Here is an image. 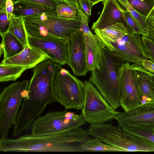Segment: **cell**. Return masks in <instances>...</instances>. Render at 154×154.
Segmentation results:
<instances>
[{"mask_svg": "<svg viewBox=\"0 0 154 154\" xmlns=\"http://www.w3.org/2000/svg\"><path fill=\"white\" fill-rule=\"evenodd\" d=\"M82 114H75L67 109L48 111L38 116L32 123L31 134L38 135L74 130L86 125Z\"/></svg>", "mask_w": 154, "mask_h": 154, "instance_id": "cell-5", "label": "cell"}, {"mask_svg": "<svg viewBox=\"0 0 154 154\" xmlns=\"http://www.w3.org/2000/svg\"><path fill=\"white\" fill-rule=\"evenodd\" d=\"M84 101L82 108L86 122L90 125L110 122L122 112L114 109L89 80H85Z\"/></svg>", "mask_w": 154, "mask_h": 154, "instance_id": "cell-6", "label": "cell"}, {"mask_svg": "<svg viewBox=\"0 0 154 154\" xmlns=\"http://www.w3.org/2000/svg\"><path fill=\"white\" fill-rule=\"evenodd\" d=\"M79 11L82 19L80 31L82 32L83 34L89 36H93L94 34L91 31L88 25V16L81 8L79 9Z\"/></svg>", "mask_w": 154, "mask_h": 154, "instance_id": "cell-29", "label": "cell"}, {"mask_svg": "<svg viewBox=\"0 0 154 154\" xmlns=\"http://www.w3.org/2000/svg\"><path fill=\"white\" fill-rule=\"evenodd\" d=\"M47 59L51 60V58L44 51L36 48L26 46L20 53L3 60L1 63L23 66L29 69L35 67L40 63Z\"/></svg>", "mask_w": 154, "mask_h": 154, "instance_id": "cell-14", "label": "cell"}, {"mask_svg": "<svg viewBox=\"0 0 154 154\" xmlns=\"http://www.w3.org/2000/svg\"><path fill=\"white\" fill-rule=\"evenodd\" d=\"M125 63L115 52L103 44L100 69L91 71L89 79L105 100L116 110L120 106L119 78Z\"/></svg>", "mask_w": 154, "mask_h": 154, "instance_id": "cell-2", "label": "cell"}, {"mask_svg": "<svg viewBox=\"0 0 154 154\" xmlns=\"http://www.w3.org/2000/svg\"></svg>", "mask_w": 154, "mask_h": 154, "instance_id": "cell-42", "label": "cell"}, {"mask_svg": "<svg viewBox=\"0 0 154 154\" xmlns=\"http://www.w3.org/2000/svg\"><path fill=\"white\" fill-rule=\"evenodd\" d=\"M105 0H90V2L91 6L92 7L95 4L100 2H103Z\"/></svg>", "mask_w": 154, "mask_h": 154, "instance_id": "cell-36", "label": "cell"}, {"mask_svg": "<svg viewBox=\"0 0 154 154\" xmlns=\"http://www.w3.org/2000/svg\"><path fill=\"white\" fill-rule=\"evenodd\" d=\"M7 0H0V10L5 7Z\"/></svg>", "mask_w": 154, "mask_h": 154, "instance_id": "cell-37", "label": "cell"}, {"mask_svg": "<svg viewBox=\"0 0 154 154\" xmlns=\"http://www.w3.org/2000/svg\"><path fill=\"white\" fill-rule=\"evenodd\" d=\"M0 48H3L5 60L15 56L22 51L25 46L14 35L8 32L2 37Z\"/></svg>", "mask_w": 154, "mask_h": 154, "instance_id": "cell-18", "label": "cell"}, {"mask_svg": "<svg viewBox=\"0 0 154 154\" xmlns=\"http://www.w3.org/2000/svg\"><path fill=\"white\" fill-rule=\"evenodd\" d=\"M10 20L8 19L5 7L0 10V34L2 37L8 32Z\"/></svg>", "mask_w": 154, "mask_h": 154, "instance_id": "cell-26", "label": "cell"}, {"mask_svg": "<svg viewBox=\"0 0 154 154\" xmlns=\"http://www.w3.org/2000/svg\"><path fill=\"white\" fill-rule=\"evenodd\" d=\"M73 5L63 3L58 5L55 10L57 15L60 17L74 18L80 14L79 10Z\"/></svg>", "mask_w": 154, "mask_h": 154, "instance_id": "cell-25", "label": "cell"}, {"mask_svg": "<svg viewBox=\"0 0 154 154\" xmlns=\"http://www.w3.org/2000/svg\"><path fill=\"white\" fill-rule=\"evenodd\" d=\"M120 106L124 111L128 112L141 105L137 85L131 64H123L119 78Z\"/></svg>", "mask_w": 154, "mask_h": 154, "instance_id": "cell-9", "label": "cell"}, {"mask_svg": "<svg viewBox=\"0 0 154 154\" xmlns=\"http://www.w3.org/2000/svg\"><path fill=\"white\" fill-rule=\"evenodd\" d=\"M103 3L102 13L97 20L93 23L92 30L103 29L118 23L126 26L123 11L116 0H105Z\"/></svg>", "mask_w": 154, "mask_h": 154, "instance_id": "cell-15", "label": "cell"}, {"mask_svg": "<svg viewBox=\"0 0 154 154\" xmlns=\"http://www.w3.org/2000/svg\"><path fill=\"white\" fill-rule=\"evenodd\" d=\"M148 37L154 41V8L146 18Z\"/></svg>", "mask_w": 154, "mask_h": 154, "instance_id": "cell-30", "label": "cell"}, {"mask_svg": "<svg viewBox=\"0 0 154 154\" xmlns=\"http://www.w3.org/2000/svg\"><path fill=\"white\" fill-rule=\"evenodd\" d=\"M68 40L66 64L70 67L75 75L85 76L89 71L86 65L83 33L79 31Z\"/></svg>", "mask_w": 154, "mask_h": 154, "instance_id": "cell-11", "label": "cell"}, {"mask_svg": "<svg viewBox=\"0 0 154 154\" xmlns=\"http://www.w3.org/2000/svg\"><path fill=\"white\" fill-rule=\"evenodd\" d=\"M80 8L83 11L88 17L91 15L92 6L90 2L88 0H79Z\"/></svg>", "mask_w": 154, "mask_h": 154, "instance_id": "cell-32", "label": "cell"}, {"mask_svg": "<svg viewBox=\"0 0 154 154\" xmlns=\"http://www.w3.org/2000/svg\"><path fill=\"white\" fill-rule=\"evenodd\" d=\"M123 11H128L139 27L142 36L148 37V32L146 17L138 13L131 5L128 0H116Z\"/></svg>", "mask_w": 154, "mask_h": 154, "instance_id": "cell-21", "label": "cell"}, {"mask_svg": "<svg viewBox=\"0 0 154 154\" xmlns=\"http://www.w3.org/2000/svg\"><path fill=\"white\" fill-rule=\"evenodd\" d=\"M28 80L14 82L5 87L0 94V139L8 137L15 124L23 98L28 92Z\"/></svg>", "mask_w": 154, "mask_h": 154, "instance_id": "cell-4", "label": "cell"}, {"mask_svg": "<svg viewBox=\"0 0 154 154\" xmlns=\"http://www.w3.org/2000/svg\"><path fill=\"white\" fill-rule=\"evenodd\" d=\"M54 87L57 101L66 109H81L84 101V84L66 69L56 73Z\"/></svg>", "mask_w": 154, "mask_h": 154, "instance_id": "cell-7", "label": "cell"}, {"mask_svg": "<svg viewBox=\"0 0 154 154\" xmlns=\"http://www.w3.org/2000/svg\"><path fill=\"white\" fill-rule=\"evenodd\" d=\"M27 68L18 65L0 64V82L15 81L20 77Z\"/></svg>", "mask_w": 154, "mask_h": 154, "instance_id": "cell-22", "label": "cell"}, {"mask_svg": "<svg viewBox=\"0 0 154 154\" xmlns=\"http://www.w3.org/2000/svg\"><path fill=\"white\" fill-rule=\"evenodd\" d=\"M28 40L31 47L44 51L51 57L53 61L62 65L66 64L68 40L49 36H35L28 34Z\"/></svg>", "mask_w": 154, "mask_h": 154, "instance_id": "cell-10", "label": "cell"}, {"mask_svg": "<svg viewBox=\"0 0 154 154\" xmlns=\"http://www.w3.org/2000/svg\"><path fill=\"white\" fill-rule=\"evenodd\" d=\"M57 5L63 3H67L74 5L77 8H80V6L78 0H53Z\"/></svg>", "mask_w": 154, "mask_h": 154, "instance_id": "cell-35", "label": "cell"}, {"mask_svg": "<svg viewBox=\"0 0 154 154\" xmlns=\"http://www.w3.org/2000/svg\"><path fill=\"white\" fill-rule=\"evenodd\" d=\"M141 105H154V92L152 88V73L140 64H131Z\"/></svg>", "mask_w": 154, "mask_h": 154, "instance_id": "cell-13", "label": "cell"}, {"mask_svg": "<svg viewBox=\"0 0 154 154\" xmlns=\"http://www.w3.org/2000/svg\"><path fill=\"white\" fill-rule=\"evenodd\" d=\"M114 119L122 127L127 124L154 126V105H142L128 112L124 111Z\"/></svg>", "mask_w": 154, "mask_h": 154, "instance_id": "cell-12", "label": "cell"}, {"mask_svg": "<svg viewBox=\"0 0 154 154\" xmlns=\"http://www.w3.org/2000/svg\"><path fill=\"white\" fill-rule=\"evenodd\" d=\"M86 65L89 71L100 69L102 60L103 44L96 34H83Z\"/></svg>", "mask_w": 154, "mask_h": 154, "instance_id": "cell-16", "label": "cell"}, {"mask_svg": "<svg viewBox=\"0 0 154 154\" xmlns=\"http://www.w3.org/2000/svg\"><path fill=\"white\" fill-rule=\"evenodd\" d=\"M10 20L8 32L14 35L25 47H30L28 40V33L23 17H17L13 14Z\"/></svg>", "mask_w": 154, "mask_h": 154, "instance_id": "cell-19", "label": "cell"}, {"mask_svg": "<svg viewBox=\"0 0 154 154\" xmlns=\"http://www.w3.org/2000/svg\"><path fill=\"white\" fill-rule=\"evenodd\" d=\"M143 44L149 59L154 62V41L145 36H141Z\"/></svg>", "mask_w": 154, "mask_h": 154, "instance_id": "cell-28", "label": "cell"}, {"mask_svg": "<svg viewBox=\"0 0 154 154\" xmlns=\"http://www.w3.org/2000/svg\"><path fill=\"white\" fill-rule=\"evenodd\" d=\"M153 129H154V126H153Z\"/></svg>", "mask_w": 154, "mask_h": 154, "instance_id": "cell-40", "label": "cell"}, {"mask_svg": "<svg viewBox=\"0 0 154 154\" xmlns=\"http://www.w3.org/2000/svg\"><path fill=\"white\" fill-rule=\"evenodd\" d=\"M140 35L130 29L126 34L102 43L115 52L125 62L140 64L144 59H148Z\"/></svg>", "mask_w": 154, "mask_h": 154, "instance_id": "cell-8", "label": "cell"}, {"mask_svg": "<svg viewBox=\"0 0 154 154\" xmlns=\"http://www.w3.org/2000/svg\"><path fill=\"white\" fill-rule=\"evenodd\" d=\"M152 126L127 124L122 127L126 133L154 143V130Z\"/></svg>", "mask_w": 154, "mask_h": 154, "instance_id": "cell-20", "label": "cell"}, {"mask_svg": "<svg viewBox=\"0 0 154 154\" xmlns=\"http://www.w3.org/2000/svg\"><path fill=\"white\" fill-rule=\"evenodd\" d=\"M152 88L154 92V74L152 73Z\"/></svg>", "mask_w": 154, "mask_h": 154, "instance_id": "cell-38", "label": "cell"}, {"mask_svg": "<svg viewBox=\"0 0 154 154\" xmlns=\"http://www.w3.org/2000/svg\"><path fill=\"white\" fill-rule=\"evenodd\" d=\"M141 65L150 73L154 74V62L148 59H143L141 63Z\"/></svg>", "mask_w": 154, "mask_h": 154, "instance_id": "cell-33", "label": "cell"}, {"mask_svg": "<svg viewBox=\"0 0 154 154\" xmlns=\"http://www.w3.org/2000/svg\"><path fill=\"white\" fill-rule=\"evenodd\" d=\"M88 0L90 2V0Z\"/></svg>", "mask_w": 154, "mask_h": 154, "instance_id": "cell-41", "label": "cell"}, {"mask_svg": "<svg viewBox=\"0 0 154 154\" xmlns=\"http://www.w3.org/2000/svg\"><path fill=\"white\" fill-rule=\"evenodd\" d=\"M152 1V2H154V0H150Z\"/></svg>", "mask_w": 154, "mask_h": 154, "instance_id": "cell-39", "label": "cell"}, {"mask_svg": "<svg viewBox=\"0 0 154 154\" xmlns=\"http://www.w3.org/2000/svg\"><path fill=\"white\" fill-rule=\"evenodd\" d=\"M32 2L51 9H56L58 5L53 0H18Z\"/></svg>", "mask_w": 154, "mask_h": 154, "instance_id": "cell-31", "label": "cell"}, {"mask_svg": "<svg viewBox=\"0 0 154 154\" xmlns=\"http://www.w3.org/2000/svg\"><path fill=\"white\" fill-rule=\"evenodd\" d=\"M13 14L17 17H24L51 11L54 10L32 2L13 1Z\"/></svg>", "mask_w": 154, "mask_h": 154, "instance_id": "cell-17", "label": "cell"}, {"mask_svg": "<svg viewBox=\"0 0 154 154\" xmlns=\"http://www.w3.org/2000/svg\"><path fill=\"white\" fill-rule=\"evenodd\" d=\"M13 0H7L5 7L9 20H10L11 16L13 14Z\"/></svg>", "mask_w": 154, "mask_h": 154, "instance_id": "cell-34", "label": "cell"}, {"mask_svg": "<svg viewBox=\"0 0 154 154\" xmlns=\"http://www.w3.org/2000/svg\"><path fill=\"white\" fill-rule=\"evenodd\" d=\"M122 11L126 26L133 33L141 35L140 29L132 17L130 12L127 10Z\"/></svg>", "mask_w": 154, "mask_h": 154, "instance_id": "cell-27", "label": "cell"}, {"mask_svg": "<svg viewBox=\"0 0 154 154\" xmlns=\"http://www.w3.org/2000/svg\"><path fill=\"white\" fill-rule=\"evenodd\" d=\"M88 129L80 127L68 131L57 132L33 135L31 134L17 138L0 139V151L7 152H83L75 142L83 143L90 140Z\"/></svg>", "mask_w": 154, "mask_h": 154, "instance_id": "cell-1", "label": "cell"}, {"mask_svg": "<svg viewBox=\"0 0 154 154\" xmlns=\"http://www.w3.org/2000/svg\"><path fill=\"white\" fill-rule=\"evenodd\" d=\"M23 18L29 34L67 40L80 31L82 22L80 14L74 18H62L57 15L55 10Z\"/></svg>", "mask_w": 154, "mask_h": 154, "instance_id": "cell-3", "label": "cell"}, {"mask_svg": "<svg viewBox=\"0 0 154 154\" xmlns=\"http://www.w3.org/2000/svg\"><path fill=\"white\" fill-rule=\"evenodd\" d=\"M139 14L146 17L154 8V2L150 0H128Z\"/></svg>", "mask_w": 154, "mask_h": 154, "instance_id": "cell-24", "label": "cell"}, {"mask_svg": "<svg viewBox=\"0 0 154 154\" xmlns=\"http://www.w3.org/2000/svg\"><path fill=\"white\" fill-rule=\"evenodd\" d=\"M80 148L83 152H123L121 149L114 147L108 144L102 143L96 138L90 139L88 141L82 143L79 145Z\"/></svg>", "mask_w": 154, "mask_h": 154, "instance_id": "cell-23", "label": "cell"}]
</instances>
